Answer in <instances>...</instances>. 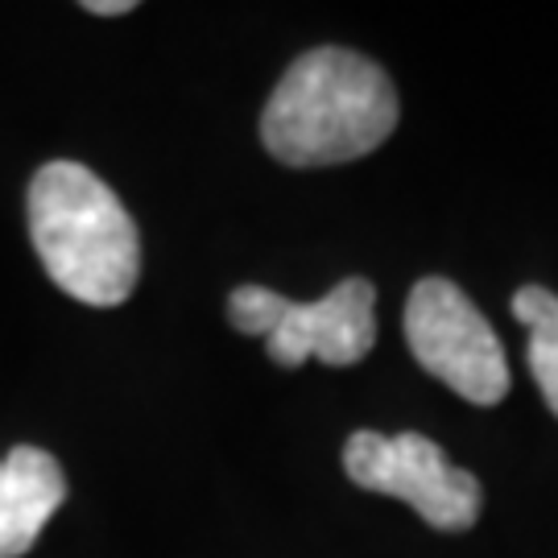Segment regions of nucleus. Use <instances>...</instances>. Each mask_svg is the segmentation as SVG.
<instances>
[{
	"instance_id": "nucleus-1",
	"label": "nucleus",
	"mask_w": 558,
	"mask_h": 558,
	"mask_svg": "<svg viewBox=\"0 0 558 558\" xmlns=\"http://www.w3.org/2000/svg\"><path fill=\"white\" fill-rule=\"evenodd\" d=\"M398 129V92L373 59L319 46L290 62L260 112V141L286 166H336Z\"/></svg>"
},
{
	"instance_id": "nucleus-2",
	"label": "nucleus",
	"mask_w": 558,
	"mask_h": 558,
	"mask_svg": "<svg viewBox=\"0 0 558 558\" xmlns=\"http://www.w3.org/2000/svg\"><path fill=\"white\" fill-rule=\"evenodd\" d=\"M25 216L41 269L62 294L87 306H120L137 290V223L83 161H46L29 182Z\"/></svg>"
},
{
	"instance_id": "nucleus-3",
	"label": "nucleus",
	"mask_w": 558,
	"mask_h": 558,
	"mask_svg": "<svg viewBox=\"0 0 558 558\" xmlns=\"http://www.w3.org/2000/svg\"><path fill=\"white\" fill-rule=\"evenodd\" d=\"M228 319L244 336L265 339L269 360L281 368H299L306 360L343 368L364 360L377 343V290L373 281L348 278L319 302H294L248 281L232 290Z\"/></svg>"
},
{
	"instance_id": "nucleus-4",
	"label": "nucleus",
	"mask_w": 558,
	"mask_h": 558,
	"mask_svg": "<svg viewBox=\"0 0 558 558\" xmlns=\"http://www.w3.org/2000/svg\"><path fill=\"white\" fill-rule=\"evenodd\" d=\"M405 343L430 377L472 405H497L509 393V360L497 331L456 281H414L405 299Z\"/></svg>"
},
{
	"instance_id": "nucleus-5",
	"label": "nucleus",
	"mask_w": 558,
	"mask_h": 558,
	"mask_svg": "<svg viewBox=\"0 0 558 558\" xmlns=\"http://www.w3.org/2000/svg\"><path fill=\"white\" fill-rule=\"evenodd\" d=\"M343 468L352 484L414 505V513L426 525L447 534L476 525L480 505H484L480 480L442 456L439 442L414 430L405 435L356 430L343 447Z\"/></svg>"
},
{
	"instance_id": "nucleus-6",
	"label": "nucleus",
	"mask_w": 558,
	"mask_h": 558,
	"mask_svg": "<svg viewBox=\"0 0 558 558\" xmlns=\"http://www.w3.org/2000/svg\"><path fill=\"white\" fill-rule=\"evenodd\" d=\"M62 500L66 476L50 451L21 442L0 459V558L29 555Z\"/></svg>"
},
{
	"instance_id": "nucleus-7",
	"label": "nucleus",
	"mask_w": 558,
	"mask_h": 558,
	"mask_svg": "<svg viewBox=\"0 0 558 558\" xmlns=\"http://www.w3.org/2000/svg\"><path fill=\"white\" fill-rule=\"evenodd\" d=\"M513 315L530 331V373L538 380L546 405L558 414V294H550L546 286H521L513 294Z\"/></svg>"
},
{
	"instance_id": "nucleus-8",
	"label": "nucleus",
	"mask_w": 558,
	"mask_h": 558,
	"mask_svg": "<svg viewBox=\"0 0 558 558\" xmlns=\"http://www.w3.org/2000/svg\"><path fill=\"white\" fill-rule=\"evenodd\" d=\"M83 9L96 13V17H120V13H133L137 4H133V0H87Z\"/></svg>"
}]
</instances>
